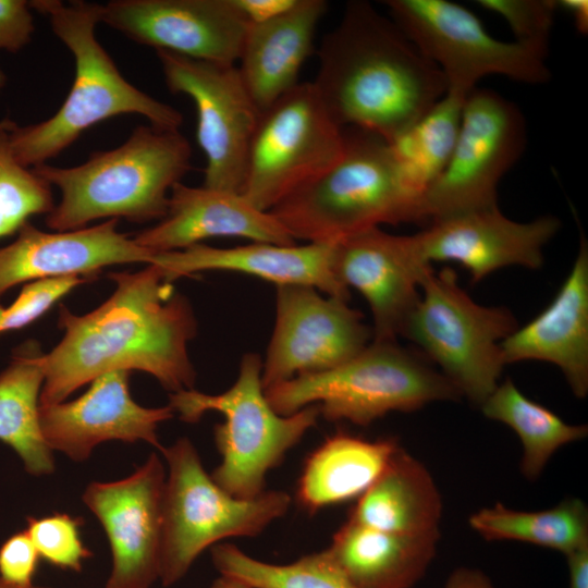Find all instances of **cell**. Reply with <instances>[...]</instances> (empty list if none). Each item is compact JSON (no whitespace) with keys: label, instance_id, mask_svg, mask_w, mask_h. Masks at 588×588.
Segmentation results:
<instances>
[{"label":"cell","instance_id":"obj_39","mask_svg":"<svg viewBox=\"0 0 588 588\" xmlns=\"http://www.w3.org/2000/svg\"><path fill=\"white\" fill-rule=\"evenodd\" d=\"M248 24L269 21L293 7L296 0H233Z\"/></svg>","mask_w":588,"mask_h":588},{"label":"cell","instance_id":"obj_36","mask_svg":"<svg viewBox=\"0 0 588 588\" xmlns=\"http://www.w3.org/2000/svg\"><path fill=\"white\" fill-rule=\"evenodd\" d=\"M91 280L74 275L26 283L9 307L0 306V334L28 326L73 289Z\"/></svg>","mask_w":588,"mask_h":588},{"label":"cell","instance_id":"obj_29","mask_svg":"<svg viewBox=\"0 0 588 588\" xmlns=\"http://www.w3.org/2000/svg\"><path fill=\"white\" fill-rule=\"evenodd\" d=\"M466 96L448 90L419 120L390 142L402 184L416 201V210L449 163Z\"/></svg>","mask_w":588,"mask_h":588},{"label":"cell","instance_id":"obj_6","mask_svg":"<svg viewBox=\"0 0 588 588\" xmlns=\"http://www.w3.org/2000/svg\"><path fill=\"white\" fill-rule=\"evenodd\" d=\"M272 408L291 415L316 404L329 421L367 427L391 412L409 413L438 401H456L455 387L396 341H371L350 360L296 376L265 390Z\"/></svg>","mask_w":588,"mask_h":588},{"label":"cell","instance_id":"obj_5","mask_svg":"<svg viewBox=\"0 0 588 588\" xmlns=\"http://www.w3.org/2000/svg\"><path fill=\"white\" fill-rule=\"evenodd\" d=\"M340 158L269 212L307 243L339 241L381 224L416 223V201L404 188L390 143L343 127Z\"/></svg>","mask_w":588,"mask_h":588},{"label":"cell","instance_id":"obj_18","mask_svg":"<svg viewBox=\"0 0 588 588\" xmlns=\"http://www.w3.org/2000/svg\"><path fill=\"white\" fill-rule=\"evenodd\" d=\"M130 375L126 370L103 373L71 402L39 405V427L50 450L74 462L86 461L98 444L110 440L145 441L162 452L157 429L174 411L169 404H137L130 392Z\"/></svg>","mask_w":588,"mask_h":588},{"label":"cell","instance_id":"obj_30","mask_svg":"<svg viewBox=\"0 0 588 588\" xmlns=\"http://www.w3.org/2000/svg\"><path fill=\"white\" fill-rule=\"evenodd\" d=\"M479 407L487 418L516 432L523 448L520 473L530 481L540 477L558 450L588 434L587 425L565 422L549 408L524 395L511 379L499 383Z\"/></svg>","mask_w":588,"mask_h":588},{"label":"cell","instance_id":"obj_9","mask_svg":"<svg viewBox=\"0 0 588 588\" xmlns=\"http://www.w3.org/2000/svg\"><path fill=\"white\" fill-rule=\"evenodd\" d=\"M517 328L507 308L473 301L453 269L431 267L401 335L441 368L461 396L480 406L498 387L505 366L501 342Z\"/></svg>","mask_w":588,"mask_h":588},{"label":"cell","instance_id":"obj_11","mask_svg":"<svg viewBox=\"0 0 588 588\" xmlns=\"http://www.w3.org/2000/svg\"><path fill=\"white\" fill-rule=\"evenodd\" d=\"M343 128L313 83H298L259 113L241 194L270 211L342 155Z\"/></svg>","mask_w":588,"mask_h":588},{"label":"cell","instance_id":"obj_40","mask_svg":"<svg viewBox=\"0 0 588 588\" xmlns=\"http://www.w3.org/2000/svg\"><path fill=\"white\" fill-rule=\"evenodd\" d=\"M444 588H495V586L481 569L460 566L449 575Z\"/></svg>","mask_w":588,"mask_h":588},{"label":"cell","instance_id":"obj_19","mask_svg":"<svg viewBox=\"0 0 588 588\" xmlns=\"http://www.w3.org/2000/svg\"><path fill=\"white\" fill-rule=\"evenodd\" d=\"M334 266L340 282L368 303L372 340L396 341L431 268L420 259L414 236L380 228L355 233L338 241Z\"/></svg>","mask_w":588,"mask_h":588},{"label":"cell","instance_id":"obj_38","mask_svg":"<svg viewBox=\"0 0 588 588\" xmlns=\"http://www.w3.org/2000/svg\"><path fill=\"white\" fill-rule=\"evenodd\" d=\"M34 30L29 2L0 0V50L17 52L30 41Z\"/></svg>","mask_w":588,"mask_h":588},{"label":"cell","instance_id":"obj_20","mask_svg":"<svg viewBox=\"0 0 588 588\" xmlns=\"http://www.w3.org/2000/svg\"><path fill=\"white\" fill-rule=\"evenodd\" d=\"M118 224V219H108L77 230L46 232L26 222L16 238L0 248V299L19 284L74 275L93 278L112 265H151L156 254L120 232Z\"/></svg>","mask_w":588,"mask_h":588},{"label":"cell","instance_id":"obj_27","mask_svg":"<svg viewBox=\"0 0 588 588\" xmlns=\"http://www.w3.org/2000/svg\"><path fill=\"white\" fill-rule=\"evenodd\" d=\"M400 443L338 431L306 458L296 500L308 513L359 498L380 476Z\"/></svg>","mask_w":588,"mask_h":588},{"label":"cell","instance_id":"obj_34","mask_svg":"<svg viewBox=\"0 0 588 588\" xmlns=\"http://www.w3.org/2000/svg\"><path fill=\"white\" fill-rule=\"evenodd\" d=\"M79 525V519L54 513L40 518L27 517L25 530L40 559L62 569L81 572L93 552L81 539Z\"/></svg>","mask_w":588,"mask_h":588},{"label":"cell","instance_id":"obj_43","mask_svg":"<svg viewBox=\"0 0 588 588\" xmlns=\"http://www.w3.org/2000/svg\"><path fill=\"white\" fill-rule=\"evenodd\" d=\"M0 588H20V587L12 586L0 578ZM29 588H49V587L32 586Z\"/></svg>","mask_w":588,"mask_h":588},{"label":"cell","instance_id":"obj_26","mask_svg":"<svg viewBox=\"0 0 588 588\" xmlns=\"http://www.w3.org/2000/svg\"><path fill=\"white\" fill-rule=\"evenodd\" d=\"M443 503L428 468L401 445L383 471L359 497L347 519L400 535L440 531Z\"/></svg>","mask_w":588,"mask_h":588},{"label":"cell","instance_id":"obj_1","mask_svg":"<svg viewBox=\"0 0 588 588\" xmlns=\"http://www.w3.org/2000/svg\"><path fill=\"white\" fill-rule=\"evenodd\" d=\"M112 294L97 308L75 315L60 306V342L41 356L45 380L39 405L63 402L97 377L115 371L149 373L171 393L194 389L188 343L197 320L188 299L155 265L111 272Z\"/></svg>","mask_w":588,"mask_h":588},{"label":"cell","instance_id":"obj_35","mask_svg":"<svg viewBox=\"0 0 588 588\" xmlns=\"http://www.w3.org/2000/svg\"><path fill=\"white\" fill-rule=\"evenodd\" d=\"M477 3L502 16L510 25L516 41L548 51L558 10L555 0H478Z\"/></svg>","mask_w":588,"mask_h":588},{"label":"cell","instance_id":"obj_13","mask_svg":"<svg viewBox=\"0 0 588 588\" xmlns=\"http://www.w3.org/2000/svg\"><path fill=\"white\" fill-rule=\"evenodd\" d=\"M171 93L184 94L197 111L196 137L205 158L207 187L241 193L259 110L235 64L156 50Z\"/></svg>","mask_w":588,"mask_h":588},{"label":"cell","instance_id":"obj_14","mask_svg":"<svg viewBox=\"0 0 588 588\" xmlns=\"http://www.w3.org/2000/svg\"><path fill=\"white\" fill-rule=\"evenodd\" d=\"M372 331L348 301L314 286H275V320L262 360L264 389L332 369L363 351Z\"/></svg>","mask_w":588,"mask_h":588},{"label":"cell","instance_id":"obj_24","mask_svg":"<svg viewBox=\"0 0 588 588\" xmlns=\"http://www.w3.org/2000/svg\"><path fill=\"white\" fill-rule=\"evenodd\" d=\"M327 7L323 0H296L282 14L248 24L237 68L259 112L298 84Z\"/></svg>","mask_w":588,"mask_h":588},{"label":"cell","instance_id":"obj_15","mask_svg":"<svg viewBox=\"0 0 588 588\" xmlns=\"http://www.w3.org/2000/svg\"><path fill=\"white\" fill-rule=\"evenodd\" d=\"M166 478L159 455L151 453L131 476L85 489L82 499L111 548L106 588H150L160 578Z\"/></svg>","mask_w":588,"mask_h":588},{"label":"cell","instance_id":"obj_17","mask_svg":"<svg viewBox=\"0 0 588 588\" xmlns=\"http://www.w3.org/2000/svg\"><path fill=\"white\" fill-rule=\"evenodd\" d=\"M560 225L553 216L514 221L494 207L432 221L413 236L425 264L458 262L468 270L471 283H476L509 266L541 268L543 247Z\"/></svg>","mask_w":588,"mask_h":588},{"label":"cell","instance_id":"obj_2","mask_svg":"<svg viewBox=\"0 0 588 588\" xmlns=\"http://www.w3.org/2000/svg\"><path fill=\"white\" fill-rule=\"evenodd\" d=\"M311 82L333 120L389 143L448 91L439 68L367 1H350L322 39Z\"/></svg>","mask_w":588,"mask_h":588},{"label":"cell","instance_id":"obj_7","mask_svg":"<svg viewBox=\"0 0 588 588\" xmlns=\"http://www.w3.org/2000/svg\"><path fill=\"white\" fill-rule=\"evenodd\" d=\"M261 370V357L246 353L235 382L226 391L211 395L192 389L170 394L169 405L185 422H197L210 411L224 416L213 428L221 463L211 477L238 499L261 494L268 471L282 463L320 417L316 404L291 415L277 413L266 397Z\"/></svg>","mask_w":588,"mask_h":588},{"label":"cell","instance_id":"obj_21","mask_svg":"<svg viewBox=\"0 0 588 588\" xmlns=\"http://www.w3.org/2000/svg\"><path fill=\"white\" fill-rule=\"evenodd\" d=\"M338 241L275 245L252 243L229 248L196 244L182 250L158 253L157 266L167 281L201 271H231L262 279L275 286L310 285L326 295L350 299L335 272Z\"/></svg>","mask_w":588,"mask_h":588},{"label":"cell","instance_id":"obj_12","mask_svg":"<svg viewBox=\"0 0 588 588\" xmlns=\"http://www.w3.org/2000/svg\"><path fill=\"white\" fill-rule=\"evenodd\" d=\"M525 146L520 109L497 91L475 87L465 98L449 163L419 200L416 223L498 207V184Z\"/></svg>","mask_w":588,"mask_h":588},{"label":"cell","instance_id":"obj_16","mask_svg":"<svg viewBox=\"0 0 588 588\" xmlns=\"http://www.w3.org/2000/svg\"><path fill=\"white\" fill-rule=\"evenodd\" d=\"M100 23L155 50L236 64L248 22L233 0H111Z\"/></svg>","mask_w":588,"mask_h":588},{"label":"cell","instance_id":"obj_33","mask_svg":"<svg viewBox=\"0 0 588 588\" xmlns=\"http://www.w3.org/2000/svg\"><path fill=\"white\" fill-rule=\"evenodd\" d=\"M15 123L0 120V238L17 232L36 215L54 207L51 186L14 156L11 134Z\"/></svg>","mask_w":588,"mask_h":588},{"label":"cell","instance_id":"obj_32","mask_svg":"<svg viewBox=\"0 0 588 588\" xmlns=\"http://www.w3.org/2000/svg\"><path fill=\"white\" fill-rule=\"evenodd\" d=\"M211 559L221 575L250 588H355L324 550L290 564H271L247 555L232 543H221L211 549Z\"/></svg>","mask_w":588,"mask_h":588},{"label":"cell","instance_id":"obj_31","mask_svg":"<svg viewBox=\"0 0 588 588\" xmlns=\"http://www.w3.org/2000/svg\"><path fill=\"white\" fill-rule=\"evenodd\" d=\"M468 524L485 540L527 542L565 556L588 544V507L578 498H565L542 511H518L498 502L473 513Z\"/></svg>","mask_w":588,"mask_h":588},{"label":"cell","instance_id":"obj_22","mask_svg":"<svg viewBox=\"0 0 588 588\" xmlns=\"http://www.w3.org/2000/svg\"><path fill=\"white\" fill-rule=\"evenodd\" d=\"M234 236L275 245L296 241L269 212L255 207L241 193L176 183L170 193L167 215L133 238L155 253L182 250L201 241Z\"/></svg>","mask_w":588,"mask_h":588},{"label":"cell","instance_id":"obj_42","mask_svg":"<svg viewBox=\"0 0 588 588\" xmlns=\"http://www.w3.org/2000/svg\"><path fill=\"white\" fill-rule=\"evenodd\" d=\"M558 8L564 9L572 16L576 29L586 35L588 33V1L586 0H561L556 1Z\"/></svg>","mask_w":588,"mask_h":588},{"label":"cell","instance_id":"obj_23","mask_svg":"<svg viewBox=\"0 0 588 588\" xmlns=\"http://www.w3.org/2000/svg\"><path fill=\"white\" fill-rule=\"evenodd\" d=\"M504 364L548 362L578 399L588 394V244L581 235L574 265L552 302L501 342Z\"/></svg>","mask_w":588,"mask_h":588},{"label":"cell","instance_id":"obj_44","mask_svg":"<svg viewBox=\"0 0 588 588\" xmlns=\"http://www.w3.org/2000/svg\"><path fill=\"white\" fill-rule=\"evenodd\" d=\"M5 84H7V76H5L4 72L0 69V93L3 89V87L5 86Z\"/></svg>","mask_w":588,"mask_h":588},{"label":"cell","instance_id":"obj_3","mask_svg":"<svg viewBox=\"0 0 588 588\" xmlns=\"http://www.w3.org/2000/svg\"><path fill=\"white\" fill-rule=\"evenodd\" d=\"M29 7L49 19L53 34L73 56L75 74L52 117L36 124L14 125L11 143L21 164L35 168L47 163L89 127L121 114H139L154 126L179 130L182 113L131 84L98 41L101 4L34 0Z\"/></svg>","mask_w":588,"mask_h":588},{"label":"cell","instance_id":"obj_28","mask_svg":"<svg viewBox=\"0 0 588 588\" xmlns=\"http://www.w3.org/2000/svg\"><path fill=\"white\" fill-rule=\"evenodd\" d=\"M42 354L36 341H26L13 351L0 372V441L19 455L26 471L34 476L54 470L52 451L39 427Z\"/></svg>","mask_w":588,"mask_h":588},{"label":"cell","instance_id":"obj_8","mask_svg":"<svg viewBox=\"0 0 588 588\" xmlns=\"http://www.w3.org/2000/svg\"><path fill=\"white\" fill-rule=\"evenodd\" d=\"M162 454L168 464L163 493L160 580L172 586L182 579L207 548L231 537H256L284 516L291 497L265 490L238 499L219 487L188 438H180Z\"/></svg>","mask_w":588,"mask_h":588},{"label":"cell","instance_id":"obj_4","mask_svg":"<svg viewBox=\"0 0 588 588\" xmlns=\"http://www.w3.org/2000/svg\"><path fill=\"white\" fill-rule=\"evenodd\" d=\"M191 145L179 130L149 124L135 127L122 145L94 152L82 164L32 168L61 193L46 224L53 231H71L105 218L160 221L172 187L191 170Z\"/></svg>","mask_w":588,"mask_h":588},{"label":"cell","instance_id":"obj_41","mask_svg":"<svg viewBox=\"0 0 588 588\" xmlns=\"http://www.w3.org/2000/svg\"><path fill=\"white\" fill-rule=\"evenodd\" d=\"M569 574L568 588H588V544L565 556Z\"/></svg>","mask_w":588,"mask_h":588},{"label":"cell","instance_id":"obj_25","mask_svg":"<svg viewBox=\"0 0 588 588\" xmlns=\"http://www.w3.org/2000/svg\"><path fill=\"white\" fill-rule=\"evenodd\" d=\"M440 531L400 535L351 519L324 552L355 588H412L436 558Z\"/></svg>","mask_w":588,"mask_h":588},{"label":"cell","instance_id":"obj_37","mask_svg":"<svg viewBox=\"0 0 588 588\" xmlns=\"http://www.w3.org/2000/svg\"><path fill=\"white\" fill-rule=\"evenodd\" d=\"M39 560L27 531L15 532L0 547V578L12 586L29 588L34 586Z\"/></svg>","mask_w":588,"mask_h":588},{"label":"cell","instance_id":"obj_10","mask_svg":"<svg viewBox=\"0 0 588 588\" xmlns=\"http://www.w3.org/2000/svg\"><path fill=\"white\" fill-rule=\"evenodd\" d=\"M390 19L443 73L448 90L468 95L488 75L525 84L551 76L547 50L491 36L465 7L448 0H388Z\"/></svg>","mask_w":588,"mask_h":588}]
</instances>
